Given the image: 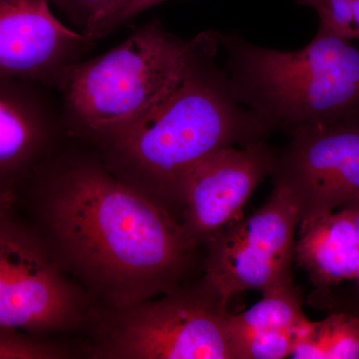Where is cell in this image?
I'll use <instances>...</instances> for the list:
<instances>
[{
    "label": "cell",
    "mask_w": 359,
    "mask_h": 359,
    "mask_svg": "<svg viewBox=\"0 0 359 359\" xmlns=\"http://www.w3.org/2000/svg\"><path fill=\"white\" fill-rule=\"evenodd\" d=\"M37 169L45 242L92 299L124 308L187 283L200 245L100 156L42 161Z\"/></svg>",
    "instance_id": "1"
},
{
    "label": "cell",
    "mask_w": 359,
    "mask_h": 359,
    "mask_svg": "<svg viewBox=\"0 0 359 359\" xmlns=\"http://www.w3.org/2000/svg\"><path fill=\"white\" fill-rule=\"evenodd\" d=\"M195 39L185 75L171 95L136 126L99 146L111 173L178 221L182 189L202 161L271 134L233 95L226 71L217 65L215 32Z\"/></svg>",
    "instance_id": "2"
},
{
    "label": "cell",
    "mask_w": 359,
    "mask_h": 359,
    "mask_svg": "<svg viewBox=\"0 0 359 359\" xmlns=\"http://www.w3.org/2000/svg\"><path fill=\"white\" fill-rule=\"evenodd\" d=\"M215 34L233 95L271 133L359 117V49L351 40L318 30L304 48L282 51L237 33Z\"/></svg>",
    "instance_id": "3"
},
{
    "label": "cell",
    "mask_w": 359,
    "mask_h": 359,
    "mask_svg": "<svg viewBox=\"0 0 359 359\" xmlns=\"http://www.w3.org/2000/svg\"><path fill=\"white\" fill-rule=\"evenodd\" d=\"M195 43L156 20L104 55L68 65L53 84L62 97L65 126L98 147L128 131L177 88Z\"/></svg>",
    "instance_id": "4"
},
{
    "label": "cell",
    "mask_w": 359,
    "mask_h": 359,
    "mask_svg": "<svg viewBox=\"0 0 359 359\" xmlns=\"http://www.w3.org/2000/svg\"><path fill=\"white\" fill-rule=\"evenodd\" d=\"M229 304L204 275L154 299L96 309L89 358L233 359Z\"/></svg>",
    "instance_id": "5"
},
{
    "label": "cell",
    "mask_w": 359,
    "mask_h": 359,
    "mask_svg": "<svg viewBox=\"0 0 359 359\" xmlns=\"http://www.w3.org/2000/svg\"><path fill=\"white\" fill-rule=\"evenodd\" d=\"M43 238L0 219V330L47 334L91 325L95 309Z\"/></svg>",
    "instance_id": "6"
},
{
    "label": "cell",
    "mask_w": 359,
    "mask_h": 359,
    "mask_svg": "<svg viewBox=\"0 0 359 359\" xmlns=\"http://www.w3.org/2000/svg\"><path fill=\"white\" fill-rule=\"evenodd\" d=\"M301 210L285 187L273 184L261 208L209 238L204 269L226 301L248 290L294 282L295 241Z\"/></svg>",
    "instance_id": "7"
},
{
    "label": "cell",
    "mask_w": 359,
    "mask_h": 359,
    "mask_svg": "<svg viewBox=\"0 0 359 359\" xmlns=\"http://www.w3.org/2000/svg\"><path fill=\"white\" fill-rule=\"evenodd\" d=\"M290 136L271 177L292 194L301 219L359 199V117Z\"/></svg>",
    "instance_id": "8"
},
{
    "label": "cell",
    "mask_w": 359,
    "mask_h": 359,
    "mask_svg": "<svg viewBox=\"0 0 359 359\" xmlns=\"http://www.w3.org/2000/svg\"><path fill=\"white\" fill-rule=\"evenodd\" d=\"M278 153L266 140L217 151L186 179L179 221L200 247L226 226L244 218L259 184L275 170Z\"/></svg>",
    "instance_id": "9"
},
{
    "label": "cell",
    "mask_w": 359,
    "mask_h": 359,
    "mask_svg": "<svg viewBox=\"0 0 359 359\" xmlns=\"http://www.w3.org/2000/svg\"><path fill=\"white\" fill-rule=\"evenodd\" d=\"M51 0H0V78L53 87L61 71L94 41L63 25Z\"/></svg>",
    "instance_id": "10"
},
{
    "label": "cell",
    "mask_w": 359,
    "mask_h": 359,
    "mask_svg": "<svg viewBox=\"0 0 359 359\" xmlns=\"http://www.w3.org/2000/svg\"><path fill=\"white\" fill-rule=\"evenodd\" d=\"M43 84L0 78V191L41 164L65 126Z\"/></svg>",
    "instance_id": "11"
},
{
    "label": "cell",
    "mask_w": 359,
    "mask_h": 359,
    "mask_svg": "<svg viewBox=\"0 0 359 359\" xmlns=\"http://www.w3.org/2000/svg\"><path fill=\"white\" fill-rule=\"evenodd\" d=\"M297 231L294 262L318 292L354 282L359 271V235L347 205L304 217Z\"/></svg>",
    "instance_id": "12"
},
{
    "label": "cell",
    "mask_w": 359,
    "mask_h": 359,
    "mask_svg": "<svg viewBox=\"0 0 359 359\" xmlns=\"http://www.w3.org/2000/svg\"><path fill=\"white\" fill-rule=\"evenodd\" d=\"M306 320L304 299L294 282L264 290L256 304L243 313L229 316L228 328L233 354L236 344L250 335L295 330Z\"/></svg>",
    "instance_id": "13"
},
{
    "label": "cell",
    "mask_w": 359,
    "mask_h": 359,
    "mask_svg": "<svg viewBox=\"0 0 359 359\" xmlns=\"http://www.w3.org/2000/svg\"><path fill=\"white\" fill-rule=\"evenodd\" d=\"M309 335L320 359H359V318L346 311H330L311 323Z\"/></svg>",
    "instance_id": "14"
},
{
    "label": "cell",
    "mask_w": 359,
    "mask_h": 359,
    "mask_svg": "<svg viewBox=\"0 0 359 359\" xmlns=\"http://www.w3.org/2000/svg\"><path fill=\"white\" fill-rule=\"evenodd\" d=\"M92 41L102 39L121 25L129 0H51Z\"/></svg>",
    "instance_id": "15"
},
{
    "label": "cell",
    "mask_w": 359,
    "mask_h": 359,
    "mask_svg": "<svg viewBox=\"0 0 359 359\" xmlns=\"http://www.w3.org/2000/svg\"><path fill=\"white\" fill-rule=\"evenodd\" d=\"M313 8L320 18L318 30L347 40H359L351 0H295Z\"/></svg>",
    "instance_id": "16"
},
{
    "label": "cell",
    "mask_w": 359,
    "mask_h": 359,
    "mask_svg": "<svg viewBox=\"0 0 359 359\" xmlns=\"http://www.w3.org/2000/svg\"><path fill=\"white\" fill-rule=\"evenodd\" d=\"M306 321V320H304ZM297 327L292 330L250 335L233 347L235 359H283L290 358Z\"/></svg>",
    "instance_id": "17"
},
{
    "label": "cell",
    "mask_w": 359,
    "mask_h": 359,
    "mask_svg": "<svg viewBox=\"0 0 359 359\" xmlns=\"http://www.w3.org/2000/svg\"><path fill=\"white\" fill-rule=\"evenodd\" d=\"M62 347L47 342L21 339L0 330V359H58L68 358Z\"/></svg>",
    "instance_id": "18"
},
{
    "label": "cell",
    "mask_w": 359,
    "mask_h": 359,
    "mask_svg": "<svg viewBox=\"0 0 359 359\" xmlns=\"http://www.w3.org/2000/svg\"><path fill=\"white\" fill-rule=\"evenodd\" d=\"M347 207L353 212L359 235V199L347 205ZM353 283V292L351 294L344 295V297L335 294L332 290H325V292L316 290V294L313 297L314 304L318 308L328 309L330 311H332L341 308V306H348V304H359V271Z\"/></svg>",
    "instance_id": "19"
},
{
    "label": "cell",
    "mask_w": 359,
    "mask_h": 359,
    "mask_svg": "<svg viewBox=\"0 0 359 359\" xmlns=\"http://www.w3.org/2000/svg\"><path fill=\"white\" fill-rule=\"evenodd\" d=\"M165 1H168V0H129L128 4L125 7L124 13L122 14L121 25L132 20L134 16L138 15L139 13Z\"/></svg>",
    "instance_id": "20"
},
{
    "label": "cell",
    "mask_w": 359,
    "mask_h": 359,
    "mask_svg": "<svg viewBox=\"0 0 359 359\" xmlns=\"http://www.w3.org/2000/svg\"><path fill=\"white\" fill-rule=\"evenodd\" d=\"M9 196H11L9 192L0 191V219L4 218V211H6V204L7 202H8Z\"/></svg>",
    "instance_id": "21"
},
{
    "label": "cell",
    "mask_w": 359,
    "mask_h": 359,
    "mask_svg": "<svg viewBox=\"0 0 359 359\" xmlns=\"http://www.w3.org/2000/svg\"><path fill=\"white\" fill-rule=\"evenodd\" d=\"M332 311H346V313H353L359 318V304H348V306H341V308Z\"/></svg>",
    "instance_id": "22"
},
{
    "label": "cell",
    "mask_w": 359,
    "mask_h": 359,
    "mask_svg": "<svg viewBox=\"0 0 359 359\" xmlns=\"http://www.w3.org/2000/svg\"><path fill=\"white\" fill-rule=\"evenodd\" d=\"M351 4H353L354 18H355L356 27H358L359 35V0H351Z\"/></svg>",
    "instance_id": "23"
}]
</instances>
